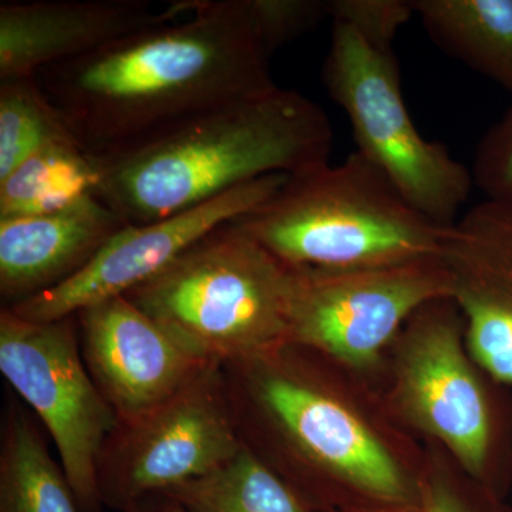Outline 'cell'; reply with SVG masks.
<instances>
[{"instance_id": "cell-5", "label": "cell", "mask_w": 512, "mask_h": 512, "mask_svg": "<svg viewBox=\"0 0 512 512\" xmlns=\"http://www.w3.org/2000/svg\"><path fill=\"white\" fill-rule=\"evenodd\" d=\"M298 285L299 268L231 221L126 298L195 353L222 365L289 342Z\"/></svg>"}, {"instance_id": "cell-2", "label": "cell", "mask_w": 512, "mask_h": 512, "mask_svg": "<svg viewBox=\"0 0 512 512\" xmlns=\"http://www.w3.org/2000/svg\"><path fill=\"white\" fill-rule=\"evenodd\" d=\"M333 133L315 101L275 86L198 114L140 146L96 161L94 194L127 224L200 207L269 175L329 163Z\"/></svg>"}, {"instance_id": "cell-18", "label": "cell", "mask_w": 512, "mask_h": 512, "mask_svg": "<svg viewBox=\"0 0 512 512\" xmlns=\"http://www.w3.org/2000/svg\"><path fill=\"white\" fill-rule=\"evenodd\" d=\"M160 497L185 512H312L308 501L249 448L212 471Z\"/></svg>"}, {"instance_id": "cell-11", "label": "cell", "mask_w": 512, "mask_h": 512, "mask_svg": "<svg viewBox=\"0 0 512 512\" xmlns=\"http://www.w3.org/2000/svg\"><path fill=\"white\" fill-rule=\"evenodd\" d=\"M288 175H269L192 210L146 224H128L86 268L55 289L10 306L20 318L53 322L126 296L173 264L212 229L255 210L284 185Z\"/></svg>"}, {"instance_id": "cell-26", "label": "cell", "mask_w": 512, "mask_h": 512, "mask_svg": "<svg viewBox=\"0 0 512 512\" xmlns=\"http://www.w3.org/2000/svg\"><path fill=\"white\" fill-rule=\"evenodd\" d=\"M158 511V497L148 498V500L143 501L136 505V507L131 508L127 512H157Z\"/></svg>"}, {"instance_id": "cell-25", "label": "cell", "mask_w": 512, "mask_h": 512, "mask_svg": "<svg viewBox=\"0 0 512 512\" xmlns=\"http://www.w3.org/2000/svg\"><path fill=\"white\" fill-rule=\"evenodd\" d=\"M157 512H185L180 504L175 503L174 500L167 497H158V511Z\"/></svg>"}, {"instance_id": "cell-3", "label": "cell", "mask_w": 512, "mask_h": 512, "mask_svg": "<svg viewBox=\"0 0 512 512\" xmlns=\"http://www.w3.org/2000/svg\"><path fill=\"white\" fill-rule=\"evenodd\" d=\"M319 360L285 343L222 363L242 444L303 498L342 483L389 503L407 501L409 483L392 451L333 389Z\"/></svg>"}, {"instance_id": "cell-1", "label": "cell", "mask_w": 512, "mask_h": 512, "mask_svg": "<svg viewBox=\"0 0 512 512\" xmlns=\"http://www.w3.org/2000/svg\"><path fill=\"white\" fill-rule=\"evenodd\" d=\"M170 8L190 18L151 26L36 74L93 160L117 156L198 114L276 86L271 56L241 0H181Z\"/></svg>"}, {"instance_id": "cell-22", "label": "cell", "mask_w": 512, "mask_h": 512, "mask_svg": "<svg viewBox=\"0 0 512 512\" xmlns=\"http://www.w3.org/2000/svg\"><path fill=\"white\" fill-rule=\"evenodd\" d=\"M328 6L332 22L380 50H393L397 33L414 16L412 0H328Z\"/></svg>"}, {"instance_id": "cell-24", "label": "cell", "mask_w": 512, "mask_h": 512, "mask_svg": "<svg viewBox=\"0 0 512 512\" xmlns=\"http://www.w3.org/2000/svg\"><path fill=\"white\" fill-rule=\"evenodd\" d=\"M423 512H467L450 487L439 478H431L421 487Z\"/></svg>"}, {"instance_id": "cell-6", "label": "cell", "mask_w": 512, "mask_h": 512, "mask_svg": "<svg viewBox=\"0 0 512 512\" xmlns=\"http://www.w3.org/2000/svg\"><path fill=\"white\" fill-rule=\"evenodd\" d=\"M322 76L330 99L352 124L357 151L417 211L443 227L453 225L474 188L473 174L444 144L421 136L393 50L376 49L349 26L332 22Z\"/></svg>"}, {"instance_id": "cell-10", "label": "cell", "mask_w": 512, "mask_h": 512, "mask_svg": "<svg viewBox=\"0 0 512 512\" xmlns=\"http://www.w3.org/2000/svg\"><path fill=\"white\" fill-rule=\"evenodd\" d=\"M394 343L399 348L394 400L400 412L441 441L471 476H484L493 450V414L456 302L427 303Z\"/></svg>"}, {"instance_id": "cell-4", "label": "cell", "mask_w": 512, "mask_h": 512, "mask_svg": "<svg viewBox=\"0 0 512 512\" xmlns=\"http://www.w3.org/2000/svg\"><path fill=\"white\" fill-rule=\"evenodd\" d=\"M234 222L286 264L326 271L440 256L447 229L417 211L359 151L291 175Z\"/></svg>"}, {"instance_id": "cell-12", "label": "cell", "mask_w": 512, "mask_h": 512, "mask_svg": "<svg viewBox=\"0 0 512 512\" xmlns=\"http://www.w3.org/2000/svg\"><path fill=\"white\" fill-rule=\"evenodd\" d=\"M76 316L84 363L120 423L156 409L217 363L188 348L126 296Z\"/></svg>"}, {"instance_id": "cell-13", "label": "cell", "mask_w": 512, "mask_h": 512, "mask_svg": "<svg viewBox=\"0 0 512 512\" xmlns=\"http://www.w3.org/2000/svg\"><path fill=\"white\" fill-rule=\"evenodd\" d=\"M440 259L468 353L494 380L512 384V197L485 198L447 227Z\"/></svg>"}, {"instance_id": "cell-14", "label": "cell", "mask_w": 512, "mask_h": 512, "mask_svg": "<svg viewBox=\"0 0 512 512\" xmlns=\"http://www.w3.org/2000/svg\"><path fill=\"white\" fill-rule=\"evenodd\" d=\"M144 0H35L0 5V80L35 77L140 30L177 19Z\"/></svg>"}, {"instance_id": "cell-8", "label": "cell", "mask_w": 512, "mask_h": 512, "mask_svg": "<svg viewBox=\"0 0 512 512\" xmlns=\"http://www.w3.org/2000/svg\"><path fill=\"white\" fill-rule=\"evenodd\" d=\"M239 439L221 363L136 420L117 424L101 448V501L127 512L148 498L208 476L232 460Z\"/></svg>"}, {"instance_id": "cell-19", "label": "cell", "mask_w": 512, "mask_h": 512, "mask_svg": "<svg viewBox=\"0 0 512 512\" xmlns=\"http://www.w3.org/2000/svg\"><path fill=\"white\" fill-rule=\"evenodd\" d=\"M99 168L77 143L39 151L0 181V220L57 210L94 194Z\"/></svg>"}, {"instance_id": "cell-16", "label": "cell", "mask_w": 512, "mask_h": 512, "mask_svg": "<svg viewBox=\"0 0 512 512\" xmlns=\"http://www.w3.org/2000/svg\"><path fill=\"white\" fill-rule=\"evenodd\" d=\"M430 39L512 93V0H412Z\"/></svg>"}, {"instance_id": "cell-21", "label": "cell", "mask_w": 512, "mask_h": 512, "mask_svg": "<svg viewBox=\"0 0 512 512\" xmlns=\"http://www.w3.org/2000/svg\"><path fill=\"white\" fill-rule=\"evenodd\" d=\"M269 56L329 19L328 0H241Z\"/></svg>"}, {"instance_id": "cell-15", "label": "cell", "mask_w": 512, "mask_h": 512, "mask_svg": "<svg viewBox=\"0 0 512 512\" xmlns=\"http://www.w3.org/2000/svg\"><path fill=\"white\" fill-rule=\"evenodd\" d=\"M126 225L96 194L57 210L0 220L2 308L69 281Z\"/></svg>"}, {"instance_id": "cell-7", "label": "cell", "mask_w": 512, "mask_h": 512, "mask_svg": "<svg viewBox=\"0 0 512 512\" xmlns=\"http://www.w3.org/2000/svg\"><path fill=\"white\" fill-rule=\"evenodd\" d=\"M0 372L49 431L82 512H101V448L119 417L93 382L77 316L35 322L0 311Z\"/></svg>"}, {"instance_id": "cell-23", "label": "cell", "mask_w": 512, "mask_h": 512, "mask_svg": "<svg viewBox=\"0 0 512 512\" xmlns=\"http://www.w3.org/2000/svg\"><path fill=\"white\" fill-rule=\"evenodd\" d=\"M471 174L485 198L512 197V104L481 138Z\"/></svg>"}, {"instance_id": "cell-9", "label": "cell", "mask_w": 512, "mask_h": 512, "mask_svg": "<svg viewBox=\"0 0 512 512\" xmlns=\"http://www.w3.org/2000/svg\"><path fill=\"white\" fill-rule=\"evenodd\" d=\"M444 298L451 285L440 256L345 271L299 268L288 343L369 369L414 313Z\"/></svg>"}, {"instance_id": "cell-20", "label": "cell", "mask_w": 512, "mask_h": 512, "mask_svg": "<svg viewBox=\"0 0 512 512\" xmlns=\"http://www.w3.org/2000/svg\"><path fill=\"white\" fill-rule=\"evenodd\" d=\"M66 143L77 141L36 77L0 80V181L39 151Z\"/></svg>"}, {"instance_id": "cell-17", "label": "cell", "mask_w": 512, "mask_h": 512, "mask_svg": "<svg viewBox=\"0 0 512 512\" xmlns=\"http://www.w3.org/2000/svg\"><path fill=\"white\" fill-rule=\"evenodd\" d=\"M0 512H82L42 431L13 399L2 427Z\"/></svg>"}]
</instances>
